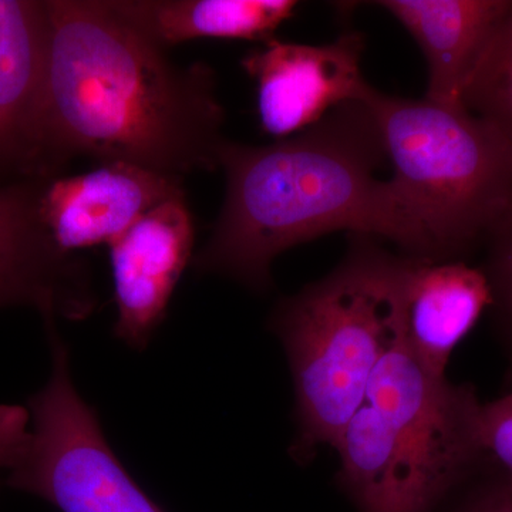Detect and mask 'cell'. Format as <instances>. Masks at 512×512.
Instances as JSON below:
<instances>
[{
    "label": "cell",
    "mask_w": 512,
    "mask_h": 512,
    "mask_svg": "<svg viewBox=\"0 0 512 512\" xmlns=\"http://www.w3.org/2000/svg\"><path fill=\"white\" fill-rule=\"evenodd\" d=\"M490 466L485 476L470 488L456 512H512V484L493 464Z\"/></svg>",
    "instance_id": "17"
},
{
    "label": "cell",
    "mask_w": 512,
    "mask_h": 512,
    "mask_svg": "<svg viewBox=\"0 0 512 512\" xmlns=\"http://www.w3.org/2000/svg\"><path fill=\"white\" fill-rule=\"evenodd\" d=\"M30 413L26 407L0 406V473H6L18 457L29 434Z\"/></svg>",
    "instance_id": "18"
},
{
    "label": "cell",
    "mask_w": 512,
    "mask_h": 512,
    "mask_svg": "<svg viewBox=\"0 0 512 512\" xmlns=\"http://www.w3.org/2000/svg\"><path fill=\"white\" fill-rule=\"evenodd\" d=\"M43 181L0 187V308L28 305L45 322L83 320L97 306L86 259L57 248L40 220Z\"/></svg>",
    "instance_id": "7"
},
{
    "label": "cell",
    "mask_w": 512,
    "mask_h": 512,
    "mask_svg": "<svg viewBox=\"0 0 512 512\" xmlns=\"http://www.w3.org/2000/svg\"><path fill=\"white\" fill-rule=\"evenodd\" d=\"M461 103L497 128L512 146V6L471 70Z\"/></svg>",
    "instance_id": "14"
},
{
    "label": "cell",
    "mask_w": 512,
    "mask_h": 512,
    "mask_svg": "<svg viewBox=\"0 0 512 512\" xmlns=\"http://www.w3.org/2000/svg\"><path fill=\"white\" fill-rule=\"evenodd\" d=\"M491 306V291L481 269L460 261L412 258L406 286V345L434 377L446 367L458 343Z\"/></svg>",
    "instance_id": "12"
},
{
    "label": "cell",
    "mask_w": 512,
    "mask_h": 512,
    "mask_svg": "<svg viewBox=\"0 0 512 512\" xmlns=\"http://www.w3.org/2000/svg\"><path fill=\"white\" fill-rule=\"evenodd\" d=\"M382 133L402 251L447 262L484 244L512 201V146L464 106L365 94Z\"/></svg>",
    "instance_id": "4"
},
{
    "label": "cell",
    "mask_w": 512,
    "mask_h": 512,
    "mask_svg": "<svg viewBox=\"0 0 512 512\" xmlns=\"http://www.w3.org/2000/svg\"><path fill=\"white\" fill-rule=\"evenodd\" d=\"M185 195L183 178L126 163L43 181L40 220L66 254L114 244L144 215Z\"/></svg>",
    "instance_id": "9"
},
{
    "label": "cell",
    "mask_w": 512,
    "mask_h": 512,
    "mask_svg": "<svg viewBox=\"0 0 512 512\" xmlns=\"http://www.w3.org/2000/svg\"><path fill=\"white\" fill-rule=\"evenodd\" d=\"M363 52L365 37L356 30L326 45L275 37L249 50L241 67L255 82L262 131L284 140L315 126L336 107L362 100L370 86L360 69Z\"/></svg>",
    "instance_id": "6"
},
{
    "label": "cell",
    "mask_w": 512,
    "mask_h": 512,
    "mask_svg": "<svg viewBox=\"0 0 512 512\" xmlns=\"http://www.w3.org/2000/svg\"><path fill=\"white\" fill-rule=\"evenodd\" d=\"M484 272L491 291V306L505 342L512 349V201L485 238Z\"/></svg>",
    "instance_id": "15"
},
{
    "label": "cell",
    "mask_w": 512,
    "mask_h": 512,
    "mask_svg": "<svg viewBox=\"0 0 512 512\" xmlns=\"http://www.w3.org/2000/svg\"><path fill=\"white\" fill-rule=\"evenodd\" d=\"M111 8L164 49L198 39L266 43L293 18L295 0H110Z\"/></svg>",
    "instance_id": "13"
},
{
    "label": "cell",
    "mask_w": 512,
    "mask_h": 512,
    "mask_svg": "<svg viewBox=\"0 0 512 512\" xmlns=\"http://www.w3.org/2000/svg\"><path fill=\"white\" fill-rule=\"evenodd\" d=\"M365 403L382 420V468L370 512H431L483 463V404L470 386L429 375L406 336L380 360Z\"/></svg>",
    "instance_id": "5"
},
{
    "label": "cell",
    "mask_w": 512,
    "mask_h": 512,
    "mask_svg": "<svg viewBox=\"0 0 512 512\" xmlns=\"http://www.w3.org/2000/svg\"><path fill=\"white\" fill-rule=\"evenodd\" d=\"M410 266L412 258L375 238L350 234L348 252L329 275L276 306L271 328L284 343L295 387V458L335 447L365 404L380 360L406 335Z\"/></svg>",
    "instance_id": "3"
},
{
    "label": "cell",
    "mask_w": 512,
    "mask_h": 512,
    "mask_svg": "<svg viewBox=\"0 0 512 512\" xmlns=\"http://www.w3.org/2000/svg\"><path fill=\"white\" fill-rule=\"evenodd\" d=\"M480 444L485 460L512 484V392L481 406Z\"/></svg>",
    "instance_id": "16"
},
{
    "label": "cell",
    "mask_w": 512,
    "mask_h": 512,
    "mask_svg": "<svg viewBox=\"0 0 512 512\" xmlns=\"http://www.w3.org/2000/svg\"><path fill=\"white\" fill-rule=\"evenodd\" d=\"M45 131L56 177L73 158L185 175L220 168L225 110L207 63L181 66L110 0H45Z\"/></svg>",
    "instance_id": "1"
},
{
    "label": "cell",
    "mask_w": 512,
    "mask_h": 512,
    "mask_svg": "<svg viewBox=\"0 0 512 512\" xmlns=\"http://www.w3.org/2000/svg\"><path fill=\"white\" fill-rule=\"evenodd\" d=\"M412 35L426 57L429 83L424 99L463 106L471 70L512 6L511 0H380Z\"/></svg>",
    "instance_id": "11"
},
{
    "label": "cell",
    "mask_w": 512,
    "mask_h": 512,
    "mask_svg": "<svg viewBox=\"0 0 512 512\" xmlns=\"http://www.w3.org/2000/svg\"><path fill=\"white\" fill-rule=\"evenodd\" d=\"M45 0H0V173L55 178L45 131Z\"/></svg>",
    "instance_id": "10"
},
{
    "label": "cell",
    "mask_w": 512,
    "mask_h": 512,
    "mask_svg": "<svg viewBox=\"0 0 512 512\" xmlns=\"http://www.w3.org/2000/svg\"><path fill=\"white\" fill-rule=\"evenodd\" d=\"M194 239L183 195L158 205L110 245L114 335L128 348L146 349L163 323L171 296L194 258Z\"/></svg>",
    "instance_id": "8"
},
{
    "label": "cell",
    "mask_w": 512,
    "mask_h": 512,
    "mask_svg": "<svg viewBox=\"0 0 512 512\" xmlns=\"http://www.w3.org/2000/svg\"><path fill=\"white\" fill-rule=\"evenodd\" d=\"M386 161L365 99L348 101L308 130L268 146L225 141L224 202L192 266L265 292L282 252L332 232L389 239L402 248L389 181L376 177Z\"/></svg>",
    "instance_id": "2"
}]
</instances>
